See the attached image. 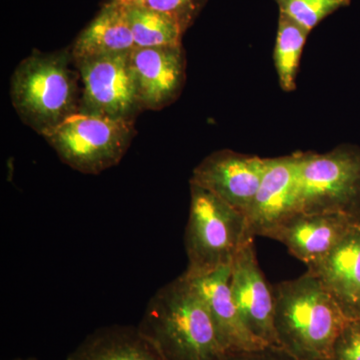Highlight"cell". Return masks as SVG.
<instances>
[{"mask_svg":"<svg viewBox=\"0 0 360 360\" xmlns=\"http://www.w3.org/2000/svg\"><path fill=\"white\" fill-rule=\"evenodd\" d=\"M141 110H160L176 101L186 80L182 45L135 47L130 52Z\"/></svg>","mask_w":360,"mask_h":360,"instance_id":"obj_11","label":"cell"},{"mask_svg":"<svg viewBox=\"0 0 360 360\" xmlns=\"http://www.w3.org/2000/svg\"><path fill=\"white\" fill-rule=\"evenodd\" d=\"M279 13L288 16L311 32L322 20L338 9L349 6L352 0H274Z\"/></svg>","mask_w":360,"mask_h":360,"instance_id":"obj_19","label":"cell"},{"mask_svg":"<svg viewBox=\"0 0 360 360\" xmlns=\"http://www.w3.org/2000/svg\"><path fill=\"white\" fill-rule=\"evenodd\" d=\"M11 360H37L35 359H32V357H28V359H13Z\"/></svg>","mask_w":360,"mask_h":360,"instance_id":"obj_24","label":"cell"},{"mask_svg":"<svg viewBox=\"0 0 360 360\" xmlns=\"http://www.w3.org/2000/svg\"><path fill=\"white\" fill-rule=\"evenodd\" d=\"M66 360H165L137 326L97 328L78 345Z\"/></svg>","mask_w":360,"mask_h":360,"instance_id":"obj_16","label":"cell"},{"mask_svg":"<svg viewBox=\"0 0 360 360\" xmlns=\"http://www.w3.org/2000/svg\"><path fill=\"white\" fill-rule=\"evenodd\" d=\"M348 321L360 319V224L326 257L309 265Z\"/></svg>","mask_w":360,"mask_h":360,"instance_id":"obj_14","label":"cell"},{"mask_svg":"<svg viewBox=\"0 0 360 360\" xmlns=\"http://www.w3.org/2000/svg\"><path fill=\"white\" fill-rule=\"evenodd\" d=\"M73 63L84 84L78 111L129 120L141 111L130 52L94 56Z\"/></svg>","mask_w":360,"mask_h":360,"instance_id":"obj_7","label":"cell"},{"mask_svg":"<svg viewBox=\"0 0 360 360\" xmlns=\"http://www.w3.org/2000/svg\"><path fill=\"white\" fill-rule=\"evenodd\" d=\"M359 321H360V319H359Z\"/></svg>","mask_w":360,"mask_h":360,"instance_id":"obj_25","label":"cell"},{"mask_svg":"<svg viewBox=\"0 0 360 360\" xmlns=\"http://www.w3.org/2000/svg\"><path fill=\"white\" fill-rule=\"evenodd\" d=\"M137 328L165 360H224L205 300L184 274L156 291Z\"/></svg>","mask_w":360,"mask_h":360,"instance_id":"obj_1","label":"cell"},{"mask_svg":"<svg viewBox=\"0 0 360 360\" xmlns=\"http://www.w3.org/2000/svg\"><path fill=\"white\" fill-rule=\"evenodd\" d=\"M302 151L269 158L257 195L246 213L248 231L265 236L283 219L298 212Z\"/></svg>","mask_w":360,"mask_h":360,"instance_id":"obj_10","label":"cell"},{"mask_svg":"<svg viewBox=\"0 0 360 360\" xmlns=\"http://www.w3.org/2000/svg\"><path fill=\"white\" fill-rule=\"evenodd\" d=\"M267 163L269 158L229 149L214 151L194 168L189 184L202 187L246 215L264 179Z\"/></svg>","mask_w":360,"mask_h":360,"instance_id":"obj_8","label":"cell"},{"mask_svg":"<svg viewBox=\"0 0 360 360\" xmlns=\"http://www.w3.org/2000/svg\"><path fill=\"white\" fill-rule=\"evenodd\" d=\"M360 219L340 213L296 212L267 233L309 265L328 255Z\"/></svg>","mask_w":360,"mask_h":360,"instance_id":"obj_12","label":"cell"},{"mask_svg":"<svg viewBox=\"0 0 360 360\" xmlns=\"http://www.w3.org/2000/svg\"><path fill=\"white\" fill-rule=\"evenodd\" d=\"M229 283L232 297L248 330L265 345L277 347L274 291L258 264L255 236H248L232 260Z\"/></svg>","mask_w":360,"mask_h":360,"instance_id":"obj_9","label":"cell"},{"mask_svg":"<svg viewBox=\"0 0 360 360\" xmlns=\"http://www.w3.org/2000/svg\"><path fill=\"white\" fill-rule=\"evenodd\" d=\"M110 1L116 2L122 6H139V4H144L146 0H110Z\"/></svg>","mask_w":360,"mask_h":360,"instance_id":"obj_23","label":"cell"},{"mask_svg":"<svg viewBox=\"0 0 360 360\" xmlns=\"http://www.w3.org/2000/svg\"><path fill=\"white\" fill-rule=\"evenodd\" d=\"M231 265L203 274L187 277L205 300L217 329L220 343L226 354L266 347L243 323L231 290Z\"/></svg>","mask_w":360,"mask_h":360,"instance_id":"obj_13","label":"cell"},{"mask_svg":"<svg viewBox=\"0 0 360 360\" xmlns=\"http://www.w3.org/2000/svg\"><path fill=\"white\" fill-rule=\"evenodd\" d=\"M333 360H360V321H348L336 340Z\"/></svg>","mask_w":360,"mask_h":360,"instance_id":"obj_21","label":"cell"},{"mask_svg":"<svg viewBox=\"0 0 360 360\" xmlns=\"http://www.w3.org/2000/svg\"><path fill=\"white\" fill-rule=\"evenodd\" d=\"M206 0H146L144 6L172 16L186 32L198 18Z\"/></svg>","mask_w":360,"mask_h":360,"instance_id":"obj_20","label":"cell"},{"mask_svg":"<svg viewBox=\"0 0 360 360\" xmlns=\"http://www.w3.org/2000/svg\"><path fill=\"white\" fill-rule=\"evenodd\" d=\"M310 32L279 13L274 59L281 89L291 92L296 87V77L305 42Z\"/></svg>","mask_w":360,"mask_h":360,"instance_id":"obj_18","label":"cell"},{"mask_svg":"<svg viewBox=\"0 0 360 360\" xmlns=\"http://www.w3.org/2000/svg\"><path fill=\"white\" fill-rule=\"evenodd\" d=\"M272 291L277 347L298 360H333L348 319L319 279L307 270Z\"/></svg>","mask_w":360,"mask_h":360,"instance_id":"obj_2","label":"cell"},{"mask_svg":"<svg viewBox=\"0 0 360 360\" xmlns=\"http://www.w3.org/2000/svg\"><path fill=\"white\" fill-rule=\"evenodd\" d=\"M135 49L124 6L108 0L75 39L70 52L73 63L108 54L129 53Z\"/></svg>","mask_w":360,"mask_h":360,"instance_id":"obj_15","label":"cell"},{"mask_svg":"<svg viewBox=\"0 0 360 360\" xmlns=\"http://www.w3.org/2000/svg\"><path fill=\"white\" fill-rule=\"evenodd\" d=\"M135 47H162L181 44L184 32L172 16L150 7L124 6Z\"/></svg>","mask_w":360,"mask_h":360,"instance_id":"obj_17","label":"cell"},{"mask_svg":"<svg viewBox=\"0 0 360 360\" xmlns=\"http://www.w3.org/2000/svg\"><path fill=\"white\" fill-rule=\"evenodd\" d=\"M298 212L340 213L360 219V148L341 144L302 153Z\"/></svg>","mask_w":360,"mask_h":360,"instance_id":"obj_6","label":"cell"},{"mask_svg":"<svg viewBox=\"0 0 360 360\" xmlns=\"http://www.w3.org/2000/svg\"><path fill=\"white\" fill-rule=\"evenodd\" d=\"M224 360H298L291 356L283 348L278 347H266L257 349L245 350V352L226 354Z\"/></svg>","mask_w":360,"mask_h":360,"instance_id":"obj_22","label":"cell"},{"mask_svg":"<svg viewBox=\"0 0 360 360\" xmlns=\"http://www.w3.org/2000/svg\"><path fill=\"white\" fill-rule=\"evenodd\" d=\"M191 206L186 231L188 277L210 274L231 265L248 236L243 213L202 187L189 184Z\"/></svg>","mask_w":360,"mask_h":360,"instance_id":"obj_4","label":"cell"},{"mask_svg":"<svg viewBox=\"0 0 360 360\" xmlns=\"http://www.w3.org/2000/svg\"><path fill=\"white\" fill-rule=\"evenodd\" d=\"M134 136V120L77 111L44 137L66 165L96 175L122 161Z\"/></svg>","mask_w":360,"mask_h":360,"instance_id":"obj_5","label":"cell"},{"mask_svg":"<svg viewBox=\"0 0 360 360\" xmlns=\"http://www.w3.org/2000/svg\"><path fill=\"white\" fill-rule=\"evenodd\" d=\"M70 51H33L16 66L11 79V103L21 122L45 136L75 115L77 84Z\"/></svg>","mask_w":360,"mask_h":360,"instance_id":"obj_3","label":"cell"}]
</instances>
